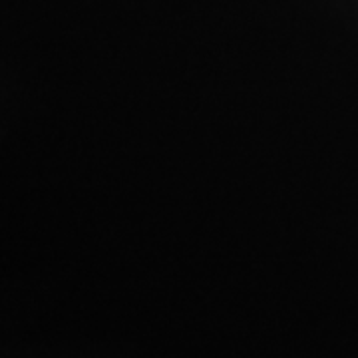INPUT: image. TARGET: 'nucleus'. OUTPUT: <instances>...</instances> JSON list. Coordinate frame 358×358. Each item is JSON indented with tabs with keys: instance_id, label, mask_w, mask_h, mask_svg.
<instances>
[]
</instances>
